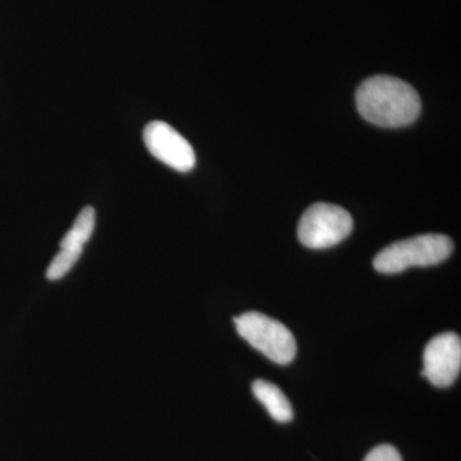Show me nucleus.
<instances>
[{"label":"nucleus","mask_w":461,"mask_h":461,"mask_svg":"<svg viewBox=\"0 0 461 461\" xmlns=\"http://www.w3.org/2000/svg\"><path fill=\"white\" fill-rule=\"evenodd\" d=\"M353 227V217L346 209L329 203H317L309 206L300 218L297 236L304 247L321 250L344 241Z\"/></svg>","instance_id":"4"},{"label":"nucleus","mask_w":461,"mask_h":461,"mask_svg":"<svg viewBox=\"0 0 461 461\" xmlns=\"http://www.w3.org/2000/svg\"><path fill=\"white\" fill-rule=\"evenodd\" d=\"M454 251L453 240L439 233L414 236L388 245L373 260L375 271L395 275L411 267H430L445 262Z\"/></svg>","instance_id":"2"},{"label":"nucleus","mask_w":461,"mask_h":461,"mask_svg":"<svg viewBox=\"0 0 461 461\" xmlns=\"http://www.w3.org/2000/svg\"><path fill=\"white\" fill-rule=\"evenodd\" d=\"M251 388H253V393L258 402L262 403L273 420L278 423H288L293 420V405L288 402L280 387L271 382L264 381V379H257Z\"/></svg>","instance_id":"7"},{"label":"nucleus","mask_w":461,"mask_h":461,"mask_svg":"<svg viewBox=\"0 0 461 461\" xmlns=\"http://www.w3.org/2000/svg\"><path fill=\"white\" fill-rule=\"evenodd\" d=\"M357 107L364 120L375 126L397 129L420 117V94L406 81L393 76H373L357 90Z\"/></svg>","instance_id":"1"},{"label":"nucleus","mask_w":461,"mask_h":461,"mask_svg":"<svg viewBox=\"0 0 461 461\" xmlns=\"http://www.w3.org/2000/svg\"><path fill=\"white\" fill-rule=\"evenodd\" d=\"M424 368L420 375L435 387H450L460 375L461 339L456 333L446 332L430 339L424 348Z\"/></svg>","instance_id":"6"},{"label":"nucleus","mask_w":461,"mask_h":461,"mask_svg":"<svg viewBox=\"0 0 461 461\" xmlns=\"http://www.w3.org/2000/svg\"><path fill=\"white\" fill-rule=\"evenodd\" d=\"M95 229V211L91 206H85L76 218L72 229L63 236L60 248H75L84 250Z\"/></svg>","instance_id":"8"},{"label":"nucleus","mask_w":461,"mask_h":461,"mask_svg":"<svg viewBox=\"0 0 461 461\" xmlns=\"http://www.w3.org/2000/svg\"><path fill=\"white\" fill-rule=\"evenodd\" d=\"M364 461H402V457L393 446L379 445L369 451Z\"/></svg>","instance_id":"10"},{"label":"nucleus","mask_w":461,"mask_h":461,"mask_svg":"<svg viewBox=\"0 0 461 461\" xmlns=\"http://www.w3.org/2000/svg\"><path fill=\"white\" fill-rule=\"evenodd\" d=\"M233 321L239 335L272 362L286 366L295 359V338L281 321L258 312L241 314Z\"/></svg>","instance_id":"3"},{"label":"nucleus","mask_w":461,"mask_h":461,"mask_svg":"<svg viewBox=\"0 0 461 461\" xmlns=\"http://www.w3.org/2000/svg\"><path fill=\"white\" fill-rule=\"evenodd\" d=\"M144 142L149 153L175 171L187 173L196 165L195 151L171 124L153 121L145 127Z\"/></svg>","instance_id":"5"},{"label":"nucleus","mask_w":461,"mask_h":461,"mask_svg":"<svg viewBox=\"0 0 461 461\" xmlns=\"http://www.w3.org/2000/svg\"><path fill=\"white\" fill-rule=\"evenodd\" d=\"M83 250L71 248H60L59 253L53 258L47 269V278L50 281L60 280L67 273L74 268L77 260L80 259Z\"/></svg>","instance_id":"9"}]
</instances>
